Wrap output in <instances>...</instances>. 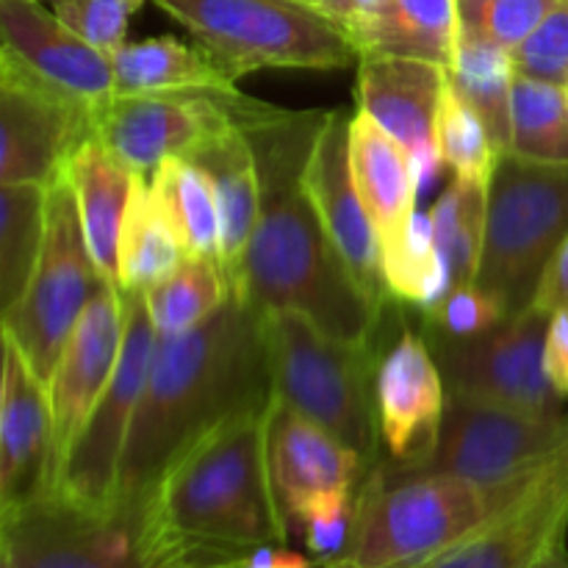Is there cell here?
Wrapping results in <instances>:
<instances>
[{
    "label": "cell",
    "instance_id": "1",
    "mask_svg": "<svg viewBox=\"0 0 568 568\" xmlns=\"http://www.w3.org/2000/svg\"><path fill=\"white\" fill-rule=\"evenodd\" d=\"M227 111L253 148L261 220L233 300L258 311L294 308L338 342L375 347L383 308L358 286L303 189L325 111H283L236 92Z\"/></svg>",
    "mask_w": 568,
    "mask_h": 568
},
{
    "label": "cell",
    "instance_id": "2",
    "mask_svg": "<svg viewBox=\"0 0 568 568\" xmlns=\"http://www.w3.org/2000/svg\"><path fill=\"white\" fill-rule=\"evenodd\" d=\"M270 399L205 430L170 460L133 516L148 568H231L288 544V516L266 458Z\"/></svg>",
    "mask_w": 568,
    "mask_h": 568
},
{
    "label": "cell",
    "instance_id": "3",
    "mask_svg": "<svg viewBox=\"0 0 568 568\" xmlns=\"http://www.w3.org/2000/svg\"><path fill=\"white\" fill-rule=\"evenodd\" d=\"M270 397L264 311L231 297L194 331L159 336L122 453L114 514L133 525L142 499L183 447Z\"/></svg>",
    "mask_w": 568,
    "mask_h": 568
},
{
    "label": "cell",
    "instance_id": "4",
    "mask_svg": "<svg viewBox=\"0 0 568 568\" xmlns=\"http://www.w3.org/2000/svg\"><path fill=\"white\" fill-rule=\"evenodd\" d=\"M233 81L261 70H347L358 48L314 0H153Z\"/></svg>",
    "mask_w": 568,
    "mask_h": 568
},
{
    "label": "cell",
    "instance_id": "5",
    "mask_svg": "<svg viewBox=\"0 0 568 568\" xmlns=\"http://www.w3.org/2000/svg\"><path fill=\"white\" fill-rule=\"evenodd\" d=\"M272 394L377 464V353L338 342L294 308L264 311Z\"/></svg>",
    "mask_w": 568,
    "mask_h": 568
},
{
    "label": "cell",
    "instance_id": "6",
    "mask_svg": "<svg viewBox=\"0 0 568 568\" xmlns=\"http://www.w3.org/2000/svg\"><path fill=\"white\" fill-rule=\"evenodd\" d=\"M486 488L449 475H394L375 466L358 491L353 541L322 568H410L436 558L491 516Z\"/></svg>",
    "mask_w": 568,
    "mask_h": 568
},
{
    "label": "cell",
    "instance_id": "7",
    "mask_svg": "<svg viewBox=\"0 0 568 568\" xmlns=\"http://www.w3.org/2000/svg\"><path fill=\"white\" fill-rule=\"evenodd\" d=\"M568 236V164L499 155L488 183L486 244L477 286L508 316L530 308L544 270Z\"/></svg>",
    "mask_w": 568,
    "mask_h": 568
},
{
    "label": "cell",
    "instance_id": "8",
    "mask_svg": "<svg viewBox=\"0 0 568 568\" xmlns=\"http://www.w3.org/2000/svg\"><path fill=\"white\" fill-rule=\"evenodd\" d=\"M103 286L111 283L100 277L89 255L72 189L59 178L50 186L48 236L37 272L20 303L3 314V336L17 344L42 383L50 381L78 320Z\"/></svg>",
    "mask_w": 568,
    "mask_h": 568
},
{
    "label": "cell",
    "instance_id": "9",
    "mask_svg": "<svg viewBox=\"0 0 568 568\" xmlns=\"http://www.w3.org/2000/svg\"><path fill=\"white\" fill-rule=\"evenodd\" d=\"M566 442L568 414L560 410L532 414L488 399L449 394L430 458L419 469L394 475H449L494 494L538 469Z\"/></svg>",
    "mask_w": 568,
    "mask_h": 568
},
{
    "label": "cell",
    "instance_id": "10",
    "mask_svg": "<svg viewBox=\"0 0 568 568\" xmlns=\"http://www.w3.org/2000/svg\"><path fill=\"white\" fill-rule=\"evenodd\" d=\"M122 297H125V336H122L120 361L89 419L78 430L53 488V497L103 516H114L122 453L148 386L155 342H159V333L144 305V294L122 292Z\"/></svg>",
    "mask_w": 568,
    "mask_h": 568
},
{
    "label": "cell",
    "instance_id": "11",
    "mask_svg": "<svg viewBox=\"0 0 568 568\" xmlns=\"http://www.w3.org/2000/svg\"><path fill=\"white\" fill-rule=\"evenodd\" d=\"M491 497V516L477 530L410 568H538L566 544L568 442L538 469Z\"/></svg>",
    "mask_w": 568,
    "mask_h": 568
},
{
    "label": "cell",
    "instance_id": "12",
    "mask_svg": "<svg viewBox=\"0 0 568 568\" xmlns=\"http://www.w3.org/2000/svg\"><path fill=\"white\" fill-rule=\"evenodd\" d=\"M547 327L549 316L530 305L483 336H422L436 355L447 394L488 399L532 414H558L564 399L555 394L544 369Z\"/></svg>",
    "mask_w": 568,
    "mask_h": 568
},
{
    "label": "cell",
    "instance_id": "13",
    "mask_svg": "<svg viewBox=\"0 0 568 568\" xmlns=\"http://www.w3.org/2000/svg\"><path fill=\"white\" fill-rule=\"evenodd\" d=\"M89 136V109L0 53V183L53 186Z\"/></svg>",
    "mask_w": 568,
    "mask_h": 568
},
{
    "label": "cell",
    "instance_id": "14",
    "mask_svg": "<svg viewBox=\"0 0 568 568\" xmlns=\"http://www.w3.org/2000/svg\"><path fill=\"white\" fill-rule=\"evenodd\" d=\"M231 125L227 94H114L92 114V136L142 181Z\"/></svg>",
    "mask_w": 568,
    "mask_h": 568
},
{
    "label": "cell",
    "instance_id": "15",
    "mask_svg": "<svg viewBox=\"0 0 568 568\" xmlns=\"http://www.w3.org/2000/svg\"><path fill=\"white\" fill-rule=\"evenodd\" d=\"M0 560L11 568H148L131 521L53 494L0 514Z\"/></svg>",
    "mask_w": 568,
    "mask_h": 568
},
{
    "label": "cell",
    "instance_id": "16",
    "mask_svg": "<svg viewBox=\"0 0 568 568\" xmlns=\"http://www.w3.org/2000/svg\"><path fill=\"white\" fill-rule=\"evenodd\" d=\"M349 116L353 114L344 111H325L305 164L303 189L327 239L353 272L358 286L381 308H386L394 297L383 270L381 239L355 192L353 172H349Z\"/></svg>",
    "mask_w": 568,
    "mask_h": 568
},
{
    "label": "cell",
    "instance_id": "17",
    "mask_svg": "<svg viewBox=\"0 0 568 568\" xmlns=\"http://www.w3.org/2000/svg\"><path fill=\"white\" fill-rule=\"evenodd\" d=\"M266 458L288 525H297L311 505L358 494L375 469L349 444L275 394L266 410Z\"/></svg>",
    "mask_w": 568,
    "mask_h": 568
},
{
    "label": "cell",
    "instance_id": "18",
    "mask_svg": "<svg viewBox=\"0 0 568 568\" xmlns=\"http://www.w3.org/2000/svg\"><path fill=\"white\" fill-rule=\"evenodd\" d=\"M355 109L369 114L410 155L419 192L436 181L442 155L436 148V116L447 89V70L425 59L364 53L358 59Z\"/></svg>",
    "mask_w": 568,
    "mask_h": 568
},
{
    "label": "cell",
    "instance_id": "19",
    "mask_svg": "<svg viewBox=\"0 0 568 568\" xmlns=\"http://www.w3.org/2000/svg\"><path fill=\"white\" fill-rule=\"evenodd\" d=\"M125 336V297L120 286H103L78 320L59 364L48 381L53 453H50V494L78 430L116 369Z\"/></svg>",
    "mask_w": 568,
    "mask_h": 568
},
{
    "label": "cell",
    "instance_id": "20",
    "mask_svg": "<svg viewBox=\"0 0 568 568\" xmlns=\"http://www.w3.org/2000/svg\"><path fill=\"white\" fill-rule=\"evenodd\" d=\"M447 383L422 333L405 331L377 364L375 403L388 471H414L430 458L447 414Z\"/></svg>",
    "mask_w": 568,
    "mask_h": 568
},
{
    "label": "cell",
    "instance_id": "21",
    "mask_svg": "<svg viewBox=\"0 0 568 568\" xmlns=\"http://www.w3.org/2000/svg\"><path fill=\"white\" fill-rule=\"evenodd\" d=\"M0 53L94 114L114 98L111 55L83 42L44 0H0Z\"/></svg>",
    "mask_w": 568,
    "mask_h": 568
},
{
    "label": "cell",
    "instance_id": "22",
    "mask_svg": "<svg viewBox=\"0 0 568 568\" xmlns=\"http://www.w3.org/2000/svg\"><path fill=\"white\" fill-rule=\"evenodd\" d=\"M48 383L33 375L14 342L3 336V386H0V514L50 494Z\"/></svg>",
    "mask_w": 568,
    "mask_h": 568
},
{
    "label": "cell",
    "instance_id": "23",
    "mask_svg": "<svg viewBox=\"0 0 568 568\" xmlns=\"http://www.w3.org/2000/svg\"><path fill=\"white\" fill-rule=\"evenodd\" d=\"M349 172L381 247L397 244L416 214L419 181L403 144L358 109L349 116Z\"/></svg>",
    "mask_w": 568,
    "mask_h": 568
},
{
    "label": "cell",
    "instance_id": "24",
    "mask_svg": "<svg viewBox=\"0 0 568 568\" xmlns=\"http://www.w3.org/2000/svg\"><path fill=\"white\" fill-rule=\"evenodd\" d=\"M209 172L220 209V266L231 286V297L239 294L244 258L261 220V178L253 148L242 128L233 122L214 139L189 155Z\"/></svg>",
    "mask_w": 568,
    "mask_h": 568
},
{
    "label": "cell",
    "instance_id": "25",
    "mask_svg": "<svg viewBox=\"0 0 568 568\" xmlns=\"http://www.w3.org/2000/svg\"><path fill=\"white\" fill-rule=\"evenodd\" d=\"M61 178L72 189L83 239L100 277L111 286H120V272H116L120 227L136 178L103 148L98 136L83 139L72 150Z\"/></svg>",
    "mask_w": 568,
    "mask_h": 568
},
{
    "label": "cell",
    "instance_id": "26",
    "mask_svg": "<svg viewBox=\"0 0 568 568\" xmlns=\"http://www.w3.org/2000/svg\"><path fill=\"white\" fill-rule=\"evenodd\" d=\"M114 94H236L239 87L200 44L175 37L125 42L111 55Z\"/></svg>",
    "mask_w": 568,
    "mask_h": 568
},
{
    "label": "cell",
    "instance_id": "27",
    "mask_svg": "<svg viewBox=\"0 0 568 568\" xmlns=\"http://www.w3.org/2000/svg\"><path fill=\"white\" fill-rule=\"evenodd\" d=\"M358 53L425 59L449 72L460 37L458 0H388L377 14L349 26Z\"/></svg>",
    "mask_w": 568,
    "mask_h": 568
},
{
    "label": "cell",
    "instance_id": "28",
    "mask_svg": "<svg viewBox=\"0 0 568 568\" xmlns=\"http://www.w3.org/2000/svg\"><path fill=\"white\" fill-rule=\"evenodd\" d=\"M186 261L183 244L150 181L136 178L120 227L116 272L122 292H150Z\"/></svg>",
    "mask_w": 568,
    "mask_h": 568
},
{
    "label": "cell",
    "instance_id": "29",
    "mask_svg": "<svg viewBox=\"0 0 568 568\" xmlns=\"http://www.w3.org/2000/svg\"><path fill=\"white\" fill-rule=\"evenodd\" d=\"M447 75L455 92L480 114L499 155L508 153L510 100H514L516 75H519L514 64V50L460 31L458 50H455V61Z\"/></svg>",
    "mask_w": 568,
    "mask_h": 568
},
{
    "label": "cell",
    "instance_id": "30",
    "mask_svg": "<svg viewBox=\"0 0 568 568\" xmlns=\"http://www.w3.org/2000/svg\"><path fill=\"white\" fill-rule=\"evenodd\" d=\"M50 186L3 183L0 186V314H9L26 294L44 236H48Z\"/></svg>",
    "mask_w": 568,
    "mask_h": 568
},
{
    "label": "cell",
    "instance_id": "31",
    "mask_svg": "<svg viewBox=\"0 0 568 568\" xmlns=\"http://www.w3.org/2000/svg\"><path fill=\"white\" fill-rule=\"evenodd\" d=\"M436 233V258L447 288L477 281L486 244L488 183L455 178L430 211Z\"/></svg>",
    "mask_w": 568,
    "mask_h": 568
},
{
    "label": "cell",
    "instance_id": "32",
    "mask_svg": "<svg viewBox=\"0 0 568 568\" xmlns=\"http://www.w3.org/2000/svg\"><path fill=\"white\" fill-rule=\"evenodd\" d=\"M186 258L220 264V209L209 172L189 159H166L150 178Z\"/></svg>",
    "mask_w": 568,
    "mask_h": 568
},
{
    "label": "cell",
    "instance_id": "33",
    "mask_svg": "<svg viewBox=\"0 0 568 568\" xmlns=\"http://www.w3.org/2000/svg\"><path fill=\"white\" fill-rule=\"evenodd\" d=\"M142 294L155 333L183 336L225 308L231 286L216 261L186 258L166 281Z\"/></svg>",
    "mask_w": 568,
    "mask_h": 568
},
{
    "label": "cell",
    "instance_id": "34",
    "mask_svg": "<svg viewBox=\"0 0 568 568\" xmlns=\"http://www.w3.org/2000/svg\"><path fill=\"white\" fill-rule=\"evenodd\" d=\"M538 164H568V92L560 83L516 75L510 150Z\"/></svg>",
    "mask_w": 568,
    "mask_h": 568
},
{
    "label": "cell",
    "instance_id": "35",
    "mask_svg": "<svg viewBox=\"0 0 568 568\" xmlns=\"http://www.w3.org/2000/svg\"><path fill=\"white\" fill-rule=\"evenodd\" d=\"M436 148L442 155V164L449 166L455 178L491 183L499 150L494 148L480 114L455 92L449 81L444 89L442 105H438Z\"/></svg>",
    "mask_w": 568,
    "mask_h": 568
},
{
    "label": "cell",
    "instance_id": "36",
    "mask_svg": "<svg viewBox=\"0 0 568 568\" xmlns=\"http://www.w3.org/2000/svg\"><path fill=\"white\" fill-rule=\"evenodd\" d=\"M555 6L558 0H458L460 31L516 50Z\"/></svg>",
    "mask_w": 568,
    "mask_h": 568
},
{
    "label": "cell",
    "instance_id": "37",
    "mask_svg": "<svg viewBox=\"0 0 568 568\" xmlns=\"http://www.w3.org/2000/svg\"><path fill=\"white\" fill-rule=\"evenodd\" d=\"M508 320L505 305L477 283L453 288L442 303L422 311V333L447 338H471L494 331Z\"/></svg>",
    "mask_w": 568,
    "mask_h": 568
},
{
    "label": "cell",
    "instance_id": "38",
    "mask_svg": "<svg viewBox=\"0 0 568 568\" xmlns=\"http://www.w3.org/2000/svg\"><path fill=\"white\" fill-rule=\"evenodd\" d=\"M61 22L100 53L114 55L128 42L131 17L144 0H48Z\"/></svg>",
    "mask_w": 568,
    "mask_h": 568
},
{
    "label": "cell",
    "instance_id": "39",
    "mask_svg": "<svg viewBox=\"0 0 568 568\" xmlns=\"http://www.w3.org/2000/svg\"><path fill=\"white\" fill-rule=\"evenodd\" d=\"M519 75L560 83L568 78V0H558L541 26L514 50Z\"/></svg>",
    "mask_w": 568,
    "mask_h": 568
},
{
    "label": "cell",
    "instance_id": "40",
    "mask_svg": "<svg viewBox=\"0 0 568 568\" xmlns=\"http://www.w3.org/2000/svg\"><path fill=\"white\" fill-rule=\"evenodd\" d=\"M544 369L560 399H568V308L549 316L547 347H544Z\"/></svg>",
    "mask_w": 568,
    "mask_h": 568
},
{
    "label": "cell",
    "instance_id": "41",
    "mask_svg": "<svg viewBox=\"0 0 568 568\" xmlns=\"http://www.w3.org/2000/svg\"><path fill=\"white\" fill-rule=\"evenodd\" d=\"M532 305L547 316H552L560 308H568V236L555 250L552 258H549L541 283H538L536 297H532Z\"/></svg>",
    "mask_w": 568,
    "mask_h": 568
},
{
    "label": "cell",
    "instance_id": "42",
    "mask_svg": "<svg viewBox=\"0 0 568 568\" xmlns=\"http://www.w3.org/2000/svg\"><path fill=\"white\" fill-rule=\"evenodd\" d=\"M231 568H322V564L311 555L294 552L286 544H266L239 558Z\"/></svg>",
    "mask_w": 568,
    "mask_h": 568
},
{
    "label": "cell",
    "instance_id": "43",
    "mask_svg": "<svg viewBox=\"0 0 568 568\" xmlns=\"http://www.w3.org/2000/svg\"><path fill=\"white\" fill-rule=\"evenodd\" d=\"M320 9H325L327 14L336 17L338 22H344V26L349 28V22H353V14H355V0H314Z\"/></svg>",
    "mask_w": 568,
    "mask_h": 568
},
{
    "label": "cell",
    "instance_id": "44",
    "mask_svg": "<svg viewBox=\"0 0 568 568\" xmlns=\"http://www.w3.org/2000/svg\"><path fill=\"white\" fill-rule=\"evenodd\" d=\"M386 3H388V0H355V14H353V22L366 20V17L377 14V11H381L383 6H386ZM353 22H349V26H353Z\"/></svg>",
    "mask_w": 568,
    "mask_h": 568
},
{
    "label": "cell",
    "instance_id": "45",
    "mask_svg": "<svg viewBox=\"0 0 568 568\" xmlns=\"http://www.w3.org/2000/svg\"><path fill=\"white\" fill-rule=\"evenodd\" d=\"M538 568H568V549H566V544H564V547L555 549L552 555H547V558H544L541 564H538Z\"/></svg>",
    "mask_w": 568,
    "mask_h": 568
},
{
    "label": "cell",
    "instance_id": "46",
    "mask_svg": "<svg viewBox=\"0 0 568 568\" xmlns=\"http://www.w3.org/2000/svg\"><path fill=\"white\" fill-rule=\"evenodd\" d=\"M0 568H11L9 564H6V560H0Z\"/></svg>",
    "mask_w": 568,
    "mask_h": 568
},
{
    "label": "cell",
    "instance_id": "47",
    "mask_svg": "<svg viewBox=\"0 0 568 568\" xmlns=\"http://www.w3.org/2000/svg\"><path fill=\"white\" fill-rule=\"evenodd\" d=\"M44 3H48V0H44Z\"/></svg>",
    "mask_w": 568,
    "mask_h": 568
}]
</instances>
